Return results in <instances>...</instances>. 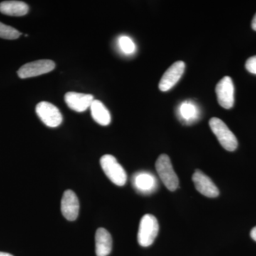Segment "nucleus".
Listing matches in <instances>:
<instances>
[{
	"label": "nucleus",
	"instance_id": "f3484780",
	"mask_svg": "<svg viewBox=\"0 0 256 256\" xmlns=\"http://www.w3.org/2000/svg\"><path fill=\"white\" fill-rule=\"evenodd\" d=\"M118 46L122 53L126 55H131L136 50V46L130 37L128 36H120L118 38Z\"/></svg>",
	"mask_w": 256,
	"mask_h": 256
},
{
	"label": "nucleus",
	"instance_id": "f03ea898",
	"mask_svg": "<svg viewBox=\"0 0 256 256\" xmlns=\"http://www.w3.org/2000/svg\"><path fill=\"white\" fill-rule=\"evenodd\" d=\"M100 166L107 178L117 186H122L127 182V174L114 156L106 154L100 158Z\"/></svg>",
	"mask_w": 256,
	"mask_h": 256
},
{
	"label": "nucleus",
	"instance_id": "6ab92c4d",
	"mask_svg": "<svg viewBox=\"0 0 256 256\" xmlns=\"http://www.w3.org/2000/svg\"><path fill=\"white\" fill-rule=\"evenodd\" d=\"M246 68L248 72L256 75V56L250 57L246 63Z\"/></svg>",
	"mask_w": 256,
	"mask_h": 256
},
{
	"label": "nucleus",
	"instance_id": "0eeeda50",
	"mask_svg": "<svg viewBox=\"0 0 256 256\" xmlns=\"http://www.w3.org/2000/svg\"><path fill=\"white\" fill-rule=\"evenodd\" d=\"M217 100L222 108L230 109L234 105V86L230 77H224L216 86Z\"/></svg>",
	"mask_w": 256,
	"mask_h": 256
},
{
	"label": "nucleus",
	"instance_id": "dca6fc26",
	"mask_svg": "<svg viewBox=\"0 0 256 256\" xmlns=\"http://www.w3.org/2000/svg\"><path fill=\"white\" fill-rule=\"evenodd\" d=\"M90 108L92 118L97 124L102 126H107L110 124V112L100 100H94L92 101Z\"/></svg>",
	"mask_w": 256,
	"mask_h": 256
},
{
	"label": "nucleus",
	"instance_id": "423d86ee",
	"mask_svg": "<svg viewBox=\"0 0 256 256\" xmlns=\"http://www.w3.org/2000/svg\"><path fill=\"white\" fill-rule=\"evenodd\" d=\"M53 60H37L23 65L18 72L20 78H28L50 73L55 68Z\"/></svg>",
	"mask_w": 256,
	"mask_h": 256
},
{
	"label": "nucleus",
	"instance_id": "2eb2a0df",
	"mask_svg": "<svg viewBox=\"0 0 256 256\" xmlns=\"http://www.w3.org/2000/svg\"><path fill=\"white\" fill-rule=\"evenodd\" d=\"M178 114L184 124H191L200 118V110L194 102L186 100L178 108Z\"/></svg>",
	"mask_w": 256,
	"mask_h": 256
},
{
	"label": "nucleus",
	"instance_id": "aec40b11",
	"mask_svg": "<svg viewBox=\"0 0 256 256\" xmlns=\"http://www.w3.org/2000/svg\"><path fill=\"white\" fill-rule=\"evenodd\" d=\"M250 236L256 242V226L254 227L250 232Z\"/></svg>",
	"mask_w": 256,
	"mask_h": 256
},
{
	"label": "nucleus",
	"instance_id": "1a4fd4ad",
	"mask_svg": "<svg viewBox=\"0 0 256 256\" xmlns=\"http://www.w3.org/2000/svg\"><path fill=\"white\" fill-rule=\"evenodd\" d=\"M192 181L194 184L197 191L208 198H215L220 195V190L214 183L204 173L196 170L192 176Z\"/></svg>",
	"mask_w": 256,
	"mask_h": 256
},
{
	"label": "nucleus",
	"instance_id": "9b49d317",
	"mask_svg": "<svg viewBox=\"0 0 256 256\" xmlns=\"http://www.w3.org/2000/svg\"><path fill=\"white\" fill-rule=\"evenodd\" d=\"M80 204L78 197L72 190L64 192L60 204L62 214L70 222H73L78 218Z\"/></svg>",
	"mask_w": 256,
	"mask_h": 256
},
{
	"label": "nucleus",
	"instance_id": "f257e3e1",
	"mask_svg": "<svg viewBox=\"0 0 256 256\" xmlns=\"http://www.w3.org/2000/svg\"><path fill=\"white\" fill-rule=\"evenodd\" d=\"M210 126L220 146L226 150L233 152L236 150L238 146L237 138L224 121L218 118H212L210 120Z\"/></svg>",
	"mask_w": 256,
	"mask_h": 256
},
{
	"label": "nucleus",
	"instance_id": "4be33fe9",
	"mask_svg": "<svg viewBox=\"0 0 256 256\" xmlns=\"http://www.w3.org/2000/svg\"><path fill=\"white\" fill-rule=\"evenodd\" d=\"M0 256H13L11 254H8V252H0Z\"/></svg>",
	"mask_w": 256,
	"mask_h": 256
},
{
	"label": "nucleus",
	"instance_id": "f8f14e48",
	"mask_svg": "<svg viewBox=\"0 0 256 256\" xmlns=\"http://www.w3.org/2000/svg\"><path fill=\"white\" fill-rule=\"evenodd\" d=\"M64 100L69 108L76 112H82L90 107L94 98L90 94L68 92L64 96Z\"/></svg>",
	"mask_w": 256,
	"mask_h": 256
},
{
	"label": "nucleus",
	"instance_id": "39448f33",
	"mask_svg": "<svg viewBox=\"0 0 256 256\" xmlns=\"http://www.w3.org/2000/svg\"><path fill=\"white\" fill-rule=\"evenodd\" d=\"M36 112L38 118L50 128L58 127L63 121V116L58 108L46 101L37 104Z\"/></svg>",
	"mask_w": 256,
	"mask_h": 256
},
{
	"label": "nucleus",
	"instance_id": "20e7f679",
	"mask_svg": "<svg viewBox=\"0 0 256 256\" xmlns=\"http://www.w3.org/2000/svg\"><path fill=\"white\" fill-rule=\"evenodd\" d=\"M156 172L160 180L166 188L171 192L178 190L180 182L178 175L175 173L169 156L161 154L156 163Z\"/></svg>",
	"mask_w": 256,
	"mask_h": 256
},
{
	"label": "nucleus",
	"instance_id": "ddd939ff",
	"mask_svg": "<svg viewBox=\"0 0 256 256\" xmlns=\"http://www.w3.org/2000/svg\"><path fill=\"white\" fill-rule=\"evenodd\" d=\"M112 248V239L106 229L99 228L96 233V254L97 256H108Z\"/></svg>",
	"mask_w": 256,
	"mask_h": 256
},
{
	"label": "nucleus",
	"instance_id": "7ed1b4c3",
	"mask_svg": "<svg viewBox=\"0 0 256 256\" xmlns=\"http://www.w3.org/2000/svg\"><path fill=\"white\" fill-rule=\"evenodd\" d=\"M159 233V224L156 217L152 214L143 216L138 229V242L142 247L151 246Z\"/></svg>",
	"mask_w": 256,
	"mask_h": 256
},
{
	"label": "nucleus",
	"instance_id": "9d476101",
	"mask_svg": "<svg viewBox=\"0 0 256 256\" xmlns=\"http://www.w3.org/2000/svg\"><path fill=\"white\" fill-rule=\"evenodd\" d=\"M133 186L140 193L150 194L158 188V180L156 176L148 172H140L133 175Z\"/></svg>",
	"mask_w": 256,
	"mask_h": 256
},
{
	"label": "nucleus",
	"instance_id": "a211bd4d",
	"mask_svg": "<svg viewBox=\"0 0 256 256\" xmlns=\"http://www.w3.org/2000/svg\"><path fill=\"white\" fill-rule=\"evenodd\" d=\"M21 34H22L16 28L0 22V38L14 40L18 38Z\"/></svg>",
	"mask_w": 256,
	"mask_h": 256
},
{
	"label": "nucleus",
	"instance_id": "6e6552de",
	"mask_svg": "<svg viewBox=\"0 0 256 256\" xmlns=\"http://www.w3.org/2000/svg\"><path fill=\"white\" fill-rule=\"evenodd\" d=\"M184 70V62L178 60L173 64L162 77L159 84L160 90L166 92L172 88L182 76Z\"/></svg>",
	"mask_w": 256,
	"mask_h": 256
},
{
	"label": "nucleus",
	"instance_id": "4468645a",
	"mask_svg": "<svg viewBox=\"0 0 256 256\" xmlns=\"http://www.w3.org/2000/svg\"><path fill=\"white\" fill-rule=\"evenodd\" d=\"M28 6L22 1H4L0 3V12L8 16H24L28 12Z\"/></svg>",
	"mask_w": 256,
	"mask_h": 256
},
{
	"label": "nucleus",
	"instance_id": "412c9836",
	"mask_svg": "<svg viewBox=\"0 0 256 256\" xmlns=\"http://www.w3.org/2000/svg\"><path fill=\"white\" fill-rule=\"evenodd\" d=\"M252 30L256 31V14H255V16H254V18H252Z\"/></svg>",
	"mask_w": 256,
	"mask_h": 256
}]
</instances>
